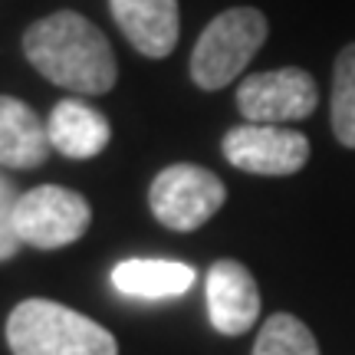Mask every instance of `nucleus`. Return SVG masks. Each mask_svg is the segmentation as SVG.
<instances>
[{
    "mask_svg": "<svg viewBox=\"0 0 355 355\" xmlns=\"http://www.w3.org/2000/svg\"><path fill=\"white\" fill-rule=\"evenodd\" d=\"M24 53L43 79L79 96H102L115 86L112 43L76 10H56L24 33Z\"/></svg>",
    "mask_w": 355,
    "mask_h": 355,
    "instance_id": "f257e3e1",
    "label": "nucleus"
},
{
    "mask_svg": "<svg viewBox=\"0 0 355 355\" xmlns=\"http://www.w3.org/2000/svg\"><path fill=\"white\" fill-rule=\"evenodd\" d=\"M50 135L26 102L0 96V168L30 171L50 158Z\"/></svg>",
    "mask_w": 355,
    "mask_h": 355,
    "instance_id": "9b49d317",
    "label": "nucleus"
},
{
    "mask_svg": "<svg viewBox=\"0 0 355 355\" xmlns=\"http://www.w3.org/2000/svg\"><path fill=\"white\" fill-rule=\"evenodd\" d=\"M92 207L79 191L60 184H40L20 194L17 204V234L24 247L60 250L76 243L89 230Z\"/></svg>",
    "mask_w": 355,
    "mask_h": 355,
    "instance_id": "39448f33",
    "label": "nucleus"
},
{
    "mask_svg": "<svg viewBox=\"0 0 355 355\" xmlns=\"http://www.w3.org/2000/svg\"><path fill=\"white\" fill-rule=\"evenodd\" d=\"M224 201H227L224 181L201 165H171L158 171L148 188L152 214L178 234H188L207 224Z\"/></svg>",
    "mask_w": 355,
    "mask_h": 355,
    "instance_id": "20e7f679",
    "label": "nucleus"
},
{
    "mask_svg": "<svg viewBox=\"0 0 355 355\" xmlns=\"http://www.w3.org/2000/svg\"><path fill=\"white\" fill-rule=\"evenodd\" d=\"M207 316L224 336H243L260 319V290L254 273L237 260H217L207 273Z\"/></svg>",
    "mask_w": 355,
    "mask_h": 355,
    "instance_id": "6e6552de",
    "label": "nucleus"
},
{
    "mask_svg": "<svg viewBox=\"0 0 355 355\" xmlns=\"http://www.w3.org/2000/svg\"><path fill=\"white\" fill-rule=\"evenodd\" d=\"M125 40L148 60H165L181 33L178 0H109Z\"/></svg>",
    "mask_w": 355,
    "mask_h": 355,
    "instance_id": "1a4fd4ad",
    "label": "nucleus"
},
{
    "mask_svg": "<svg viewBox=\"0 0 355 355\" xmlns=\"http://www.w3.org/2000/svg\"><path fill=\"white\" fill-rule=\"evenodd\" d=\"M332 132L345 148H355V43L336 56L332 69Z\"/></svg>",
    "mask_w": 355,
    "mask_h": 355,
    "instance_id": "ddd939ff",
    "label": "nucleus"
},
{
    "mask_svg": "<svg viewBox=\"0 0 355 355\" xmlns=\"http://www.w3.org/2000/svg\"><path fill=\"white\" fill-rule=\"evenodd\" d=\"M112 286L132 300H171L194 286V270L178 260H122L112 270Z\"/></svg>",
    "mask_w": 355,
    "mask_h": 355,
    "instance_id": "f8f14e48",
    "label": "nucleus"
},
{
    "mask_svg": "<svg viewBox=\"0 0 355 355\" xmlns=\"http://www.w3.org/2000/svg\"><path fill=\"white\" fill-rule=\"evenodd\" d=\"M254 355H319L316 336L290 313L270 316L257 332Z\"/></svg>",
    "mask_w": 355,
    "mask_h": 355,
    "instance_id": "4468645a",
    "label": "nucleus"
},
{
    "mask_svg": "<svg viewBox=\"0 0 355 355\" xmlns=\"http://www.w3.org/2000/svg\"><path fill=\"white\" fill-rule=\"evenodd\" d=\"M319 102L316 79L300 66H283L270 73H254L237 89V109L247 122L257 125H283L313 115Z\"/></svg>",
    "mask_w": 355,
    "mask_h": 355,
    "instance_id": "423d86ee",
    "label": "nucleus"
},
{
    "mask_svg": "<svg viewBox=\"0 0 355 355\" xmlns=\"http://www.w3.org/2000/svg\"><path fill=\"white\" fill-rule=\"evenodd\" d=\"M17 204H20V191L13 178L0 168V263L17 257V250L24 247L17 234Z\"/></svg>",
    "mask_w": 355,
    "mask_h": 355,
    "instance_id": "2eb2a0df",
    "label": "nucleus"
},
{
    "mask_svg": "<svg viewBox=\"0 0 355 355\" xmlns=\"http://www.w3.org/2000/svg\"><path fill=\"white\" fill-rule=\"evenodd\" d=\"M266 40V17L254 7H230L204 26L191 53V79L214 92L241 76Z\"/></svg>",
    "mask_w": 355,
    "mask_h": 355,
    "instance_id": "7ed1b4c3",
    "label": "nucleus"
},
{
    "mask_svg": "<svg viewBox=\"0 0 355 355\" xmlns=\"http://www.w3.org/2000/svg\"><path fill=\"white\" fill-rule=\"evenodd\" d=\"M46 135H50V145L60 155L86 162V158H96L109 145L112 128H109V119L99 109H92L89 102L63 99L53 105L50 119H46Z\"/></svg>",
    "mask_w": 355,
    "mask_h": 355,
    "instance_id": "9d476101",
    "label": "nucleus"
},
{
    "mask_svg": "<svg viewBox=\"0 0 355 355\" xmlns=\"http://www.w3.org/2000/svg\"><path fill=\"white\" fill-rule=\"evenodd\" d=\"M224 158L250 175H296L309 162V141L293 128L247 122L224 135Z\"/></svg>",
    "mask_w": 355,
    "mask_h": 355,
    "instance_id": "0eeeda50",
    "label": "nucleus"
},
{
    "mask_svg": "<svg viewBox=\"0 0 355 355\" xmlns=\"http://www.w3.org/2000/svg\"><path fill=\"white\" fill-rule=\"evenodd\" d=\"M13 355H119L115 336L96 319L53 300H24L7 319Z\"/></svg>",
    "mask_w": 355,
    "mask_h": 355,
    "instance_id": "f03ea898",
    "label": "nucleus"
}]
</instances>
